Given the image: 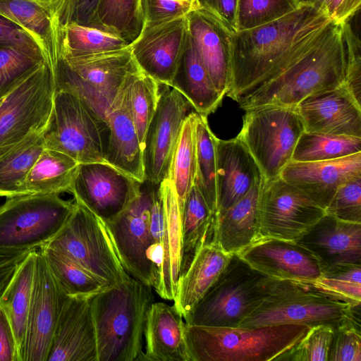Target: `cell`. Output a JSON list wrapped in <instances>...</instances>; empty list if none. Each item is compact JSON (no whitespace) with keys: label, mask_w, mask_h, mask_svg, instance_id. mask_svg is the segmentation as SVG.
<instances>
[{"label":"cell","mask_w":361,"mask_h":361,"mask_svg":"<svg viewBox=\"0 0 361 361\" xmlns=\"http://www.w3.org/2000/svg\"><path fill=\"white\" fill-rule=\"evenodd\" d=\"M333 23L328 13L300 6L262 25L231 35V82L226 95L238 102L306 54Z\"/></svg>","instance_id":"obj_1"},{"label":"cell","mask_w":361,"mask_h":361,"mask_svg":"<svg viewBox=\"0 0 361 361\" xmlns=\"http://www.w3.org/2000/svg\"><path fill=\"white\" fill-rule=\"evenodd\" d=\"M343 25L334 21L322 39L276 78L242 98L241 109L296 106L306 97L344 84L347 63Z\"/></svg>","instance_id":"obj_2"},{"label":"cell","mask_w":361,"mask_h":361,"mask_svg":"<svg viewBox=\"0 0 361 361\" xmlns=\"http://www.w3.org/2000/svg\"><path fill=\"white\" fill-rule=\"evenodd\" d=\"M152 288L130 276L91 298L97 361H142Z\"/></svg>","instance_id":"obj_3"},{"label":"cell","mask_w":361,"mask_h":361,"mask_svg":"<svg viewBox=\"0 0 361 361\" xmlns=\"http://www.w3.org/2000/svg\"><path fill=\"white\" fill-rule=\"evenodd\" d=\"M311 327L286 324L259 326H206L185 323L190 361H276Z\"/></svg>","instance_id":"obj_4"},{"label":"cell","mask_w":361,"mask_h":361,"mask_svg":"<svg viewBox=\"0 0 361 361\" xmlns=\"http://www.w3.org/2000/svg\"><path fill=\"white\" fill-rule=\"evenodd\" d=\"M360 316V305L331 296L308 282L274 279L269 295L238 326L297 324L336 329Z\"/></svg>","instance_id":"obj_5"},{"label":"cell","mask_w":361,"mask_h":361,"mask_svg":"<svg viewBox=\"0 0 361 361\" xmlns=\"http://www.w3.org/2000/svg\"><path fill=\"white\" fill-rule=\"evenodd\" d=\"M274 279L257 271L237 253L184 319L190 325L235 327L269 295Z\"/></svg>","instance_id":"obj_6"},{"label":"cell","mask_w":361,"mask_h":361,"mask_svg":"<svg viewBox=\"0 0 361 361\" xmlns=\"http://www.w3.org/2000/svg\"><path fill=\"white\" fill-rule=\"evenodd\" d=\"M138 68L129 45L82 57L59 56L54 71L56 90L75 94L105 120L128 76Z\"/></svg>","instance_id":"obj_7"},{"label":"cell","mask_w":361,"mask_h":361,"mask_svg":"<svg viewBox=\"0 0 361 361\" xmlns=\"http://www.w3.org/2000/svg\"><path fill=\"white\" fill-rule=\"evenodd\" d=\"M75 201V208L61 231L47 246L66 255L107 286L130 275L124 269L106 223Z\"/></svg>","instance_id":"obj_8"},{"label":"cell","mask_w":361,"mask_h":361,"mask_svg":"<svg viewBox=\"0 0 361 361\" xmlns=\"http://www.w3.org/2000/svg\"><path fill=\"white\" fill-rule=\"evenodd\" d=\"M75 201L57 194H25L0 204V249L40 248L64 226Z\"/></svg>","instance_id":"obj_9"},{"label":"cell","mask_w":361,"mask_h":361,"mask_svg":"<svg viewBox=\"0 0 361 361\" xmlns=\"http://www.w3.org/2000/svg\"><path fill=\"white\" fill-rule=\"evenodd\" d=\"M109 130L104 119L75 94L56 90L48 126L46 149L61 152L78 164L106 162Z\"/></svg>","instance_id":"obj_10"},{"label":"cell","mask_w":361,"mask_h":361,"mask_svg":"<svg viewBox=\"0 0 361 361\" xmlns=\"http://www.w3.org/2000/svg\"><path fill=\"white\" fill-rule=\"evenodd\" d=\"M305 131L295 106L264 105L245 110L238 135L259 166L264 179L280 175L291 161Z\"/></svg>","instance_id":"obj_11"},{"label":"cell","mask_w":361,"mask_h":361,"mask_svg":"<svg viewBox=\"0 0 361 361\" xmlns=\"http://www.w3.org/2000/svg\"><path fill=\"white\" fill-rule=\"evenodd\" d=\"M55 92L54 73L42 62L4 97L0 106V159L28 137L45 131Z\"/></svg>","instance_id":"obj_12"},{"label":"cell","mask_w":361,"mask_h":361,"mask_svg":"<svg viewBox=\"0 0 361 361\" xmlns=\"http://www.w3.org/2000/svg\"><path fill=\"white\" fill-rule=\"evenodd\" d=\"M158 185L145 181L138 195L116 219L106 224L128 274L158 288L159 275L151 224V208Z\"/></svg>","instance_id":"obj_13"},{"label":"cell","mask_w":361,"mask_h":361,"mask_svg":"<svg viewBox=\"0 0 361 361\" xmlns=\"http://www.w3.org/2000/svg\"><path fill=\"white\" fill-rule=\"evenodd\" d=\"M325 214V209L279 176L264 179L259 200L261 237L295 241Z\"/></svg>","instance_id":"obj_14"},{"label":"cell","mask_w":361,"mask_h":361,"mask_svg":"<svg viewBox=\"0 0 361 361\" xmlns=\"http://www.w3.org/2000/svg\"><path fill=\"white\" fill-rule=\"evenodd\" d=\"M142 184L108 163H83L75 170L69 192L107 224L138 195Z\"/></svg>","instance_id":"obj_15"},{"label":"cell","mask_w":361,"mask_h":361,"mask_svg":"<svg viewBox=\"0 0 361 361\" xmlns=\"http://www.w3.org/2000/svg\"><path fill=\"white\" fill-rule=\"evenodd\" d=\"M151 224L159 272L155 291L161 298L173 300L180 276L181 221L176 192L169 178L158 185L154 193Z\"/></svg>","instance_id":"obj_16"},{"label":"cell","mask_w":361,"mask_h":361,"mask_svg":"<svg viewBox=\"0 0 361 361\" xmlns=\"http://www.w3.org/2000/svg\"><path fill=\"white\" fill-rule=\"evenodd\" d=\"M163 87L143 147L145 181L153 185H159L169 177L182 126L192 107L178 90L166 85Z\"/></svg>","instance_id":"obj_17"},{"label":"cell","mask_w":361,"mask_h":361,"mask_svg":"<svg viewBox=\"0 0 361 361\" xmlns=\"http://www.w3.org/2000/svg\"><path fill=\"white\" fill-rule=\"evenodd\" d=\"M188 37L186 16L145 27L129 47L139 68L159 83L170 86Z\"/></svg>","instance_id":"obj_18"},{"label":"cell","mask_w":361,"mask_h":361,"mask_svg":"<svg viewBox=\"0 0 361 361\" xmlns=\"http://www.w3.org/2000/svg\"><path fill=\"white\" fill-rule=\"evenodd\" d=\"M64 293L37 250L23 361H47Z\"/></svg>","instance_id":"obj_19"},{"label":"cell","mask_w":361,"mask_h":361,"mask_svg":"<svg viewBox=\"0 0 361 361\" xmlns=\"http://www.w3.org/2000/svg\"><path fill=\"white\" fill-rule=\"evenodd\" d=\"M237 254L253 269L277 280L307 282L324 272L314 254L294 240L261 237Z\"/></svg>","instance_id":"obj_20"},{"label":"cell","mask_w":361,"mask_h":361,"mask_svg":"<svg viewBox=\"0 0 361 361\" xmlns=\"http://www.w3.org/2000/svg\"><path fill=\"white\" fill-rule=\"evenodd\" d=\"M91 298L64 296L47 361H97Z\"/></svg>","instance_id":"obj_21"},{"label":"cell","mask_w":361,"mask_h":361,"mask_svg":"<svg viewBox=\"0 0 361 361\" xmlns=\"http://www.w3.org/2000/svg\"><path fill=\"white\" fill-rule=\"evenodd\" d=\"M295 108L305 131L361 137V104L343 85L310 95Z\"/></svg>","instance_id":"obj_22"},{"label":"cell","mask_w":361,"mask_h":361,"mask_svg":"<svg viewBox=\"0 0 361 361\" xmlns=\"http://www.w3.org/2000/svg\"><path fill=\"white\" fill-rule=\"evenodd\" d=\"M279 176L326 211L341 185L361 177V152L326 161H290Z\"/></svg>","instance_id":"obj_23"},{"label":"cell","mask_w":361,"mask_h":361,"mask_svg":"<svg viewBox=\"0 0 361 361\" xmlns=\"http://www.w3.org/2000/svg\"><path fill=\"white\" fill-rule=\"evenodd\" d=\"M295 241L314 254L324 271L341 264L361 265V223L326 213Z\"/></svg>","instance_id":"obj_24"},{"label":"cell","mask_w":361,"mask_h":361,"mask_svg":"<svg viewBox=\"0 0 361 361\" xmlns=\"http://www.w3.org/2000/svg\"><path fill=\"white\" fill-rule=\"evenodd\" d=\"M263 178L255 159L238 136L230 140L216 138V215L241 199Z\"/></svg>","instance_id":"obj_25"},{"label":"cell","mask_w":361,"mask_h":361,"mask_svg":"<svg viewBox=\"0 0 361 361\" xmlns=\"http://www.w3.org/2000/svg\"><path fill=\"white\" fill-rule=\"evenodd\" d=\"M188 34L216 89L224 97L231 82V35L204 10L187 16Z\"/></svg>","instance_id":"obj_26"},{"label":"cell","mask_w":361,"mask_h":361,"mask_svg":"<svg viewBox=\"0 0 361 361\" xmlns=\"http://www.w3.org/2000/svg\"><path fill=\"white\" fill-rule=\"evenodd\" d=\"M126 82L105 117L109 130L106 161L143 183V149L129 110Z\"/></svg>","instance_id":"obj_27"},{"label":"cell","mask_w":361,"mask_h":361,"mask_svg":"<svg viewBox=\"0 0 361 361\" xmlns=\"http://www.w3.org/2000/svg\"><path fill=\"white\" fill-rule=\"evenodd\" d=\"M185 326L183 315L174 305L153 302L145 324L142 361H190Z\"/></svg>","instance_id":"obj_28"},{"label":"cell","mask_w":361,"mask_h":361,"mask_svg":"<svg viewBox=\"0 0 361 361\" xmlns=\"http://www.w3.org/2000/svg\"><path fill=\"white\" fill-rule=\"evenodd\" d=\"M264 178L223 213L216 215L214 243L232 255L261 238L259 200Z\"/></svg>","instance_id":"obj_29"},{"label":"cell","mask_w":361,"mask_h":361,"mask_svg":"<svg viewBox=\"0 0 361 361\" xmlns=\"http://www.w3.org/2000/svg\"><path fill=\"white\" fill-rule=\"evenodd\" d=\"M0 16L18 25L36 42L54 73L59 59L58 27L50 0H0Z\"/></svg>","instance_id":"obj_30"},{"label":"cell","mask_w":361,"mask_h":361,"mask_svg":"<svg viewBox=\"0 0 361 361\" xmlns=\"http://www.w3.org/2000/svg\"><path fill=\"white\" fill-rule=\"evenodd\" d=\"M231 255L216 243L204 245L196 253L185 272L178 279L174 305L183 315H188L218 279Z\"/></svg>","instance_id":"obj_31"},{"label":"cell","mask_w":361,"mask_h":361,"mask_svg":"<svg viewBox=\"0 0 361 361\" xmlns=\"http://www.w3.org/2000/svg\"><path fill=\"white\" fill-rule=\"evenodd\" d=\"M170 87L178 90L195 112L204 117L214 112L224 98L216 89L189 34Z\"/></svg>","instance_id":"obj_32"},{"label":"cell","mask_w":361,"mask_h":361,"mask_svg":"<svg viewBox=\"0 0 361 361\" xmlns=\"http://www.w3.org/2000/svg\"><path fill=\"white\" fill-rule=\"evenodd\" d=\"M37 249L30 250L19 262L15 274L0 296V307L9 320L23 361L28 314L35 272Z\"/></svg>","instance_id":"obj_33"},{"label":"cell","mask_w":361,"mask_h":361,"mask_svg":"<svg viewBox=\"0 0 361 361\" xmlns=\"http://www.w3.org/2000/svg\"><path fill=\"white\" fill-rule=\"evenodd\" d=\"M216 216L195 185L188 192L180 213V276L187 271L200 248L214 243ZM179 276V277H180Z\"/></svg>","instance_id":"obj_34"},{"label":"cell","mask_w":361,"mask_h":361,"mask_svg":"<svg viewBox=\"0 0 361 361\" xmlns=\"http://www.w3.org/2000/svg\"><path fill=\"white\" fill-rule=\"evenodd\" d=\"M78 164L61 152L44 148L27 176L26 193L69 192Z\"/></svg>","instance_id":"obj_35"},{"label":"cell","mask_w":361,"mask_h":361,"mask_svg":"<svg viewBox=\"0 0 361 361\" xmlns=\"http://www.w3.org/2000/svg\"><path fill=\"white\" fill-rule=\"evenodd\" d=\"M129 43L102 30L74 23L58 27L59 56L82 57L127 47Z\"/></svg>","instance_id":"obj_36"},{"label":"cell","mask_w":361,"mask_h":361,"mask_svg":"<svg viewBox=\"0 0 361 361\" xmlns=\"http://www.w3.org/2000/svg\"><path fill=\"white\" fill-rule=\"evenodd\" d=\"M44 133L32 135L0 159V197L27 194L25 180L44 149Z\"/></svg>","instance_id":"obj_37"},{"label":"cell","mask_w":361,"mask_h":361,"mask_svg":"<svg viewBox=\"0 0 361 361\" xmlns=\"http://www.w3.org/2000/svg\"><path fill=\"white\" fill-rule=\"evenodd\" d=\"M60 289L68 296L90 298L109 287L63 253L39 248Z\"/></svg>","instance_id":"obj_38"},{"label":"cell","mask_w":361,"mask_h":361,"mask_svg":"<svg viewBox=\"0 0 361 361\" xmlns=\"http://www.w3.org/2000/svg\"><path fill=\"white\" fill-rule=\"evenodd\" d=\"M196 163L193 185L201 192L209 209L217 214L216 138L207 117L195 114Z\"/></svg>","instance_id":"obj_39"},{"label":"cell","mask_w":361,"mask_h":361,"mask_svg":"<svg viewBox=\"0 0 361 361\" xmlns=\"http://www.w3.org/2000/svg\"><path fill=\"white\" fill-rule=\"evenodd\" d=\"M144 25L142 0H100L96 27L129 44L140 35Z\"/></svg>","instance_id":"obj_40"},{"label":"cell","mask_w":361,"mask_h":361,"mask_svg":"<svg viewBox=\"0 0 361 361\" xmlns=\"http://www.w3.org/2000/svg\"><path fill=\"white\" fill-rule=\"evenodd\" d=\"M126 94L131 117L143 149L148 126L159 101L161 84L138 68L127 78Z\"/></svg>","instance_id":"obj_41"},{"label":"cell","mask_w":361,"mask_h":361,"mask_svg":"<svg viewBox=\"0 0 361 361\" xmlns=\"http://www.w3.org/2000/svg\"><path fill=\"white\" fill-rule=\"evenodd\" d=\"M190 112L185 118L173 154L169 177L176 192L180 213L185 199L193 185L195 174L196 145L195 118Z\"/></svg>","instance_id":"obj_42"},{"label":"cell","mask_w":361,"mask_h":361,"mask_svg":"<svg viewBox=\"0 0 361 361\" xmlns=\"http://www.w3.org/2000/svg\"><path fill=\"white\" fill-rule=\"evenodd\" d=\"M359 152H361V137L304 131L295 145L291 161H326Z\"/></svg>","instance_id":"obj_43"},{"label":"cell","mask_w":361,"mask_h":361,"mask_svg":"<svg viewBox=\"0 0 361 361\" xmlns=\"http://www.w3.org/2000/svg\"><path fill=\"white\" fill-rule=\"evenodd\" d=\"M315 288L353 305L361 304V265L341 264L307 281Z\"/></svg>","instance_id":"obj_44"},{"label":"cell","mask_w":361,"mask_h":361,"mask_svg":"<svg viewBox=\"0 0 361 361\" xmlns=\"http://www.w3.org/2000/svg\"><path fill=\"white\" fill-rule=\"evenodd\" d=\"M42 62V56L0 44V99Z\"/></svg>","instance_id":"obj_45"},{"label":"cell","mask_w":361,"mask_h":361,"mask_svg":"<svg viewBox=\"0 0 361 361\" xmlns=\"http://www.w3.org/2000/svg\"><path fill=\"white\" fill-rule=\"evenodd\" d=\"M300 0H239L238 30L268 23L296 9Z\"/></svg>","instance_id":"obj_46"},{"label":"cell","mask_w":361,"mask_h":361,"mask_svg":"<svg viewBox=\"0 0 361 361\" xmlns=\"http://www.w3.org/2000/svg\"><path fill=\"white\" fill-rule=\"evenodd\" d=\"M333 334L334 328L328 325L311 327L299 342L276 361H327Z\"/></svg>","instance_id":"obj_47"},{"label":"cell","mask_w":361,"mask_h":361,"mask_svg":"<svg viewBox=\"0 0 361 361\" xmlns=\"http://www.w3.org/2000/svg\"><path fill=\"white\" fill-rule=\"evenodd\" d=\"M360 319L334 329L327 361H361Z\"/></svg>","instance_id":"obj_48"},{"label":"cell","mask_w":361,"mask_h":361,"mask_svg":"<svg viewBox=\"0 0 361 361\" xmlns=\"http://www.w3.org/2000/svg\"><path fill=\"white\" fill-rule=\"evenodd\" d=\"M326 213L343 221L361 223V177L338 187Z\"/></svg>","instance_id":"obj_49"},{"label":"cell","mask_w":361,"mask_h":361,"mask_svg":"<svg viewBox=\"0 0 361 361\" xmlns=\"http://www.w3.org/2000/svg\"><path fill=\"white\" fill-rule=\"evenodd\" d=\"M100 0H50L57 27L74 23L95 27Z\"/></svg>","instance_id":"obj_50"},{"label":"cell","mask_w":361,"mask_h":361,"mask_svg":"<svg viewBox=\"0 0 361 361\" xmlns=\"http://www.w3.org/2000/svg\"><path fill=\"white\" fill-rule=\"evenodd\" d=\"M343 37L347 57L343 85L361 104V44L348 21L343 25Z\"/></svg>","instance_id":"obj_51"},{"label":"cell","mask_w":361,"mask_h":361,"mask_svg":"<svg viewBox=\"0 0 361 361\" xmlns=\"http://www.w3.org/2000/svg\"><path fill=\"white\" fill-rule=\"evenodd\" d=\"M194 11L178 0H142L145 27H151L186 16Z\"/></svg>","instance_id":"obj_52"},{"label":"cell","mask_w":361,"mask_h":361,"mask_svg":"<svg viewBox=\"0 0 361 361\" xmlns=\"http://www.w3.org/2000/svg\"><path fill=\"white\" fill-rule=\"evenodd\" d=\"M207 11L228 34L238 31L239 0H198Z\"/></svg>","instance_id":"obj_53"},{"label":"cell","mask_w":361,"mask_h":361,"mask_svg":"<svg viewBox=\"0 0 361 361\" xmlns=\"http://www.w3.org/2000/svg\"><path fill=\"white\" fill-rule=\"evenodd\" d=\"M0 44L20 49L44 59L36 42L21 27L1 16H0Z\"/></svg>","instance_id":"obj_54"},{"label":"cell","mask_w":361,"mask_h":361,"mask_svg":"<svg viewBox=\"0 0 361 361\" xmlns=\"http://www.w3.org/2000/svg\"><path fill=\"white\" fill-rule=\"evenodd\" d=\"M0 361H19L13 331L4 310L0 307Z\"/></svg>","instance_id":"obj_55"},{"label":"cell","mask_w":361,"mask_h":361,"mask_svg":"<svg viewBox=\"0 0 361 361\" xmlns=\"http://www.w3.org/2000/svg\"><path fill=\"white\" fill-rule=\"evenodd\" d=\"M361 0H329L327 13L338 24H344L359 10Z\"/></svg>","instance_id":"obj_56"},{"label":"cell","mask_w":361,"mask_h":361,"mask_svg":"<svg viewBox=\"0 0 361 361\" xmlns=\"http://www.w3.org/2000/svg\"><path fill=\"white\" fill-rule=\"evenodd\" d=\"M18 260L5 264L0 267V296L15 274L19 262Z\"/></svg>","instance_id":"obj_57"},{"label":"cell","mask_w":361,"mask_h":361,"mask_svg":"<svg viewBox=\"0 0 361 361\" xmlns=\"http://www.w3.org/2000/svg\"><path fill=\"white\" fill-rule=\"evenodd\" d=\"M30 251L0 249V267L11 262L22 259Z\"/></svg>","instance_id":"obj_58"},{"label":"cell","mask_w":361,"mask_h":361,"mask_svg":"<svg viewBox=\"0 0 361 361\" xmlns=\"http://www.w3.org/2000/svg\"><path fill=\"white\" fill-rule=\"evenodd\" d=\"M314 5V6L327 12V6L329 0H300Z\"/></svg>","instance_id":"obj_59"},{"label":"cell","mask_w":361,"mask_h":361,"mask_svg":"<svg viewBox=\"0 0 361 361\" xmlns=\"http://www.w3.org/2000/svg\"><path fill=\"white\" fill-rule=\"evenodd\" d=\"M189 5L194 11L201 8L198 0H178Z\"/></svg>","instance_id":"obj_60"},{"label":"cell","mask_w":361,"mask_h":361,"mask_svg":"<svg viewBox=\"0 0 361 361\" xmlns=\"http://www.w3.org/2000/svg\"><path fill=\"white\" fill-rule=\"evenodd\" d=\"M4 97H3V98H1V99H0V106H1V103H2V101H3Z\"/></svg>","instance_id":"obj_61"}]
</instances>
